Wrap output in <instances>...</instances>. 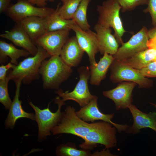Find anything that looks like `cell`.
<instances>
[{
    "mask_svg": "<svg viewBox=\"0 0 156 156\" xmlns=\"http://www.w3.org/2000/svg\"><path fill=\"white\" fill-rule=\"evenodd\" d=\"M39 72L43 88L57 90L62 83L69 78L73 70L60 56L54 55L42 61Z\"/></svg>",
    "mask_w": 156,
    "mask_h": 156,
    "instance_id": "obj_1",
    "label": "cell"
},
{
    "mask_svg": "<svg viewBox=\"0 0 156 156\" xmlns=\"http://www.w3.org/2000/svg\"><path fill=\"white\" fill-rule=\"evenodd\" d=\"M74 108L67 107L63 112L62 119L51 131L53 134H71L84 140L98 126L99 122L89 123L79 118Z\"/></svg>",
    "mask_w": 156,
    "mask_h": 156,
    "instance_id": "obj_2",
    "label": "cell"
},
{
    "mask_svg": "<svg viewBox=\"0 0 156 156\" xmlns=\"http://www.w3.org/2000/svg\"><path fill=\"white\" fill-rule=\"evenodd\" d=\"M36 53L33 57L24 59L7 73V77L14 81L23 78L22 82L28 85L40 77V69L42 61L51 56L43 48L37 46Z\"/></svg>",
    "mask_w": 156,
    "mask_h": 156,
    "instance_id": "obj_3",
    "label": "cell"
},
{
    "mask_svg": "<svg viewBox=\"0 0 156 156\" xmlns=\"http://www.w3.org/2000/svg\"><path fill=\"white\" fill-rule=\"evenodd\" d=\"M99 16L97 23L106 27L112 28L114 35L119 44L123 43L122 39L127 32L125 29L120 15L121 7L118 0H106L97 6Z\"/></svg>",
    "mask_w": 156,
    "mask_h": 156,
    "instance_id": "obj_4",
    "label": "cell"
},
{
    "mask_svg": "<svg viewBox=\"0 0 156 156\" xmlns=\"http://www.w3.org/2000/svg\"><path fill=\"white\" fill-rule=\"evenodd\" d=\"M27 101L34 111L35 120L38 126V140L41 141L51 135L52 129L60 122L63 115V112L61 111V108L65 103L59 96L56 97L54 103L57 105L58 108L57 111L53 113L49 108L50 103L47 108L41 109L35 105L31 101Z\"/></svg>",
    "mask_w": 156,
    "mask_h": 156,
    "instance_id": "obj_5",
    "label": "cell"
},
{
    "mask_svg": "<svg viewBox=\"0 0 156 156\" xmlns=\"http://www.w3.org/2000/svg\"><path fill=\"white\" fill-rule=\"evenodd\" d=\"M77 70L79 79L73 90L70 92H64L62 89H59L55 93L61 97L63 101H74L82 107L88 104L95 95L90 93L88 88V81L90 76L89 67L82 66Z\"/></svg>",
    "mask_w": 156,
    "mask_h": 156,
    "instance_id": "obj_6",
    "label": "cell"
},
{
    "mask_svg": "<svg viewBox=\"0 0 156 156\" xmlns=\"http://www.w3.org/2000/svg\"><path fill=\"white\" fill-rule=\"evenodd\" d=\"M116 129L109 122H100L96 128L84 140V141L79 146L89 150L94 149L98 144L104 145L105 149L113 148L117 143Z\"/></svg>",
    "mask_w": 156,
    "mask_h": 156,
    "instance_id": "obj_7",
    "label": "cell"
},
{
    "mask_svg": "<svg viewBox=\"0 0 156 156\" xmlns=\"http://www.w3.org/2000/svg\"><path fill=\"white\" fill-rule=\"evenodd\" d=\"M110 79L113 83L123 81L134 82L140 88H149L152 81L141 73L140 70L114 59L111 64Z\"/></svg>",
    "mask_w": 156,
    "mask_h": 156,
    "instance_id": "obj_8",
    "label": "cell"
},
{
    "mask_svg": "<svg viewBox=\"0 0 156 156\" xmlns=\"http://www.w3.org/2000/svg\"><path fill=\"white\" fill-rule=\"evenodd\" d=\"M55 9L46 7L35 6L26 0H17L14 4H11L5 12L16 23L31 16L46 18L52 14Z\"/></svg>",
    "mask_w": 156,
    "mask_h": 156,
    "instance_id": "obj_9",
    "label": "cell"
},
{
    "mask_svg": "<svg viewBox=\"0 0 156 156\" xmlns=\"http://www.w3.org/2000/svg\"><path fill=\"white\" fill-rule=\"evenodd\" d=\"M149 39L148 30L143 26L133 35L127 42L123 43L113 55L115 59L122 61L148 48L147 44Z\"/></svg>",
    "mask_w": 156,
    "mask_h": 156,
    "instance_id": "obj_10",
    "label": "cell"
},
{
    "mask_svg": "<svg viewBox=\"0 0 156 156\" xmlns=\"http://www.w3.org/2000/svg\"><path fill=\"white\" fill-rule=\"evenodd\" d=\"M98 97L95 96L94 98L85 106L81 107L79 110L76 111L77 116L86 122H92L97 120L109 122L116 128L119 132L126 131L129 126L126 124H119L112 121L114 116V113L105 114L101 112L98 106Z\"/></svg>",
    "mask_w": 156,
    "mask_h": 156,
    "instance_id": "obj_11",
    "label": "cell"
},
{
    "mask_svg": "<svg viewBox=\"0 0 156 156\" xmlns=\"http://www.w3.org/2000/svg\"><path fill=\"white\" fill-rule=\"evenodd\" d=\"M70 30L47 32L38 37L34 43L44 49L51 56L60 55L62 48L68 39Z\"/></svg>",
    "mask_w": 156,
    "mask_h": 156,
    "instance_id": "obj_12",
    "label": "cell"
},
{
    "mask_svg": "<svg viewBox=\"0 0 156 156\" xmlns=\"http://www.w3.org/2000/svg\"><path fill=\"white\" fill-rule=\"evenodd\" d=\"M115 88L103 91V95L114 103L117 110L128 108L133 102L132 93L137 85L134 82L123 81L120 82Z\"/></svg>",
    "mask_w": 156,
    "mask_h": 156,
    "instance_id": "obj_13",
    "label": "cell"
},
{
    "mask_svg": "<svg viewBox=\"0 0 156 156\" xmlns=\"http://www.w3.org/2000/svg\"><path fill=\"white\" fill-rule=\"evenodd\" d=\"M71 30L75 32L79 46L88 55L90 65H96L97 63L95 56L99 51L96 33L90 29L83 30L76 24L72 25Z\"/></svg>",
    "mask_w": 156,
    "mask_h": 156,
    "instance_id": "obj_14",
    "label": "cell"
},
{
    "mask_svg": "<svg viewBox=\"0 0 156 156\" xmlns=\"http://www.w3.org/2000/svg\"><path fill=\"white\" fill-rule=\"evenodd\" d=\"M23 79L21 77L14 81L16 86V89L14 100L5 121V127L7 128L13 129L16 121L20 118H26L35 120V114L25 111L21 105L22 101L19 99L21 86Z\"/></svg>",
    "mask_w": 156,
    "mask_h": 156,
    "instance_id": "obj_15",
    "label": "cell"
},
{
    "mask_svg": "<svg viewBox=\"0 0 156 156\" xmlns=\"http://www.w3.org/2000/svg\"><path fill=\"white\" fill-rule=\"evenodd\" d=\"M133 119V123L126 131L129 134H136L142 129L148 128L156 132V112L144 113L134 105L131 104L128 107Z\"/></svg>",
    "mask_w": 156,
    "mask_h": 156,
    "instance_id": "obj_16",
    "label": "cell"
},
{
    "mask_svg": "<svg viewBox=\"0 0 156 156\" xmlns=\"http://www.w3.org/2000/svg\"><path fill=\"white\" fill-rule=\"evenodd\" d=\"M0 37L11 41L16 46L28 51L33 56L37 53L38 48L19 23H16L10 31H5Z\"/></svg>",
    "mask_w": 156,
    "mask_h": 156,
    "instance_id": "obj_17",
    "label": "cell"
},
{
    "mask_svg": "<svg viewBox=\"0 0 156 156\" xmlns=\"http://www.w3.org/2000/svg\"><path fill=\"white\" fill-rule=\"evenodd\" d=\"M94 29L96 31L99 51L101 55L105 53L114 55L117 52L119 44L112 33L111 28L103 26L97 23Z\"/></svg>",
    "mask_w": 156,
    "mask_h": 156,
    "instance_id": "obj_18",
    "label": "cell"
},
{
    "mask_svg": "<svg viewBox=\"0 0 156 156\" xmlns=\"http://www.w3.org/2000/svg\"><path fill=\"white\" fill-rule=\"evenodd\" d=\"M84 52L75 36L67 40L62 48L60 56L69 66L77 67L81 62Z\"/></svg>",
    "mask_w": 156,
    "mask_h": 156,
    "instance_id": "obj_19",
    "label": "cell"
},
{
    "mask_svg": "<svg viewBox=\"0 0 156 156\" xmlns=\"http://www.w3.org/2000/svg\"><path fill=\"white\" fill-rule=\"evenodd\" d=\"M114 59L113 55L105 53L96 65H90V83L92 85H100L101 81L105 78L108 69Z\"/></svg>",
    "mask_w": 156,
    "mask_h": 156,
    "instance_id": "obj_20",
    "label": "cell"
},
{
    "mask_svg": "<svg viewBox=\"0 0 156 156\" xmlns=\"http://www.w3.org/2000/svg\"><path fill=\"white\" fill-rule=\"evenodd\" d=\"M19 23L34 42L37 38L47 32L45 18L29 17L24 18Z\"/></svg>",
    "mask_w": 156,
    "mask_h": 156,
    "instance_id": "obj_21",
    "label": "cell"
},
{
    "mask_svg": "<svg viewBox=\"0 0 156 156\" xmlns=\"http://www.w3.org/2000/svg\"><path fill=\"white\" fill-rule=\"evenodd\" d=\"M156 60V49L151 48H148L124 60L119 61L134 68L140 70L150 63Z\"/></svg>",
    "mask_w": 156,
    "mask_h": 156,
    "instance_id": "obj_22",
    "label": "cell"
},
{
    "mask_svg": "<svg viewBox=\"0 0 156 156\" xmlns=\"http://www.w3.org/2000/svg\"><path fill=\"white\" fill-rule=\"evenodd\" d=\"M30 54L25 49L16 48L12 43H8L4 41H0V63L3 64L8 60V57L11 59L10 62L15 66L18 63L17 60L23 57H27Z\"/></svg>",
    "mask_w": 156,
    "mask_h": 156,
    "instance_id": "obj_23",
    "label": "cell"
},
{
    "mask_svg": "<svg viewBox=\"0 0 156 156\" xmlns=\"http://www.w3.org/2000/svg\"><path fill=\"white\" fill-rule=\"evenodd\" d=\"M76 24L72 19L66 20L61 17L56 9L49 16L45 18V28L47 32L62 30H71L73 25Z\"/></svg>",
    "mask_w": 156,
    "mask_h": 156,
    "instance_id": "obj_24",
    "label": "cell"
},
{
    "mask_svg": "<svg viewBox=\"0 0 156 156\" xmlns=\"http://www.w3.org/2000/svg\"><path fill=\"white\" fill-rule=\"evenodd\" d=\"M91 0H82L74 13L72 19L76 24L84 31L90 29L87 14L88 5Z\"/></svg>",
    "mask_w": 156,
    "mask_h": 156,
    "instance_id": "obj_25",
    "label": "cell"
},
{
    "mask_svg": "<svg viewBox=\"0 0 156 156\" xmlns=\"http://www.w3.org/2000/svg\"><path fill=\"white\" fill-rule=\"evenodd\" d=\"M56 155L62 156H97L98 153L91 154L89 150L77 149L75 144L68 143L58 146L56 149Z\"/></svg>",
    "mask_w": 156,
    "mask_h": 156,
    "instance_id": "obj_26",
    "label": "cell"
},
{
    "mask_svg": "<svg viewBox=\"0 0 156 156\" xmlns=\"http://www.w3.org/2000/svg\"><path fill=\"white\" fill-rule=\"evenodd\" d=\"M82 0H67L61 7L59 4L56 8L58 14L64 19H72Z\"/></svg>",
    "mask_w": 156,
    "mask_h": 156,
    "instance_id": "obj_27",
    "label": "cell"
},
{
    "mask_svg": "<svg viewBox=\"0 0 156 156\" xmlns=\"http://www.w3.org/2000/svg\"><path fill=\"white\" fill-rule=\"evenodd\" d=\"M10 80L7 77L5 79L0 80V102L7 109H10L12 103L8 91V83Z\"/></svg>",
    "mask_w": 156,
    "mask_h": 156,
    "instance_id": "obj_28",
    "label": "cell"
},
{
    "mask_svg": "<svg viewBox=\"0 0 156 156\" xmlns=\"http://www.w3.org/2000/svg\"><path fill=\"white\" fill-rule=\"evenodd\" d=\"M122 12L132 11L140 5H147L149 0H118Z\"/></svg>",
    "mask_w": 156,
    "mask_h": 156,
    "instance_id": "obj_29",
    "label": "cell"
},
{
    "mask_svg": "<svg viewBox=\"0 0 156 156\" xmlns=\"http://www.w3.org/2000/svg\"><path fill=\"white\" fill-rule=\"evenodd\" d=\"M140 70L141 73L145 77H156V60L150 63Z\"/></svg>",
    "mask_w": 156,
    "mask_h": 156,
    "instance_id": "obj_30",
    "label": "cell"
},
{
    "mask_svg": "<svg viewBox=\"0 0 156 156\" xmlns=\"http://www.w3.org/2000/svg\"><path fill=\"white\" fill-rule=\"evenodd\" d=\"M147 5V7L143 11L150 14L153 27H156V0H149Z\"/></svg>",
    "mask_w": 156,
    "mask_h": 156,
    "instance_id": "obj_31",
    "label": "cell"
},
{
    "mask_svg": "<svg viewBox=\"0 0 156 156\" xmlns=\"http://www.w3.org/2000/svg\"><path fill=\"white\" fill-rule=\"evenodd\" d=\"M15 66L10 62L5 65L1 64L0 66V80H3L6 78L7 71L13 68Z\"/></svg>",
    "mask_w": 156,
    "mask_h": 156,
    "instance_id": "obj_32",
    "label": "cell"
},
{
    "mask_svg": "<svg viewBox=\"0 0 156 156\" xmlns=\"http://www.w3.org/2000/svg\"><path fill=\"white\" fill-rule=\"evenodd\" d=\"M32 4L39 7H45L47 4V2H52L55 0H26Z\"/></svg>",
    "mask_w": 156,
    "mask_h": 156,
    "instance_id": "obj_33",
    "label": "cell"
},
{
    "mask_svg": "<svg viewBox=\"0 0 156 156\" xmlns=\"http://www.w3.org/2000/svg\"><path fill=\"white\" fill-rule=\"evenodd\" d=\"M12 0H0V13H2L6 12L10 6V3Z\"/></svg>",
    "mask_w": 156,
    "mask_h": 156,
    "instance_id": "obj_34",
    "label": "cell"
},
{
    "mask_svg": "<svg viewBox=\"0 0 156 156\" xmlns=\"http://www.w3.org/2000/svg\"><path fill=\"white\" fill-rule=\"evenodd\" d=\"M147 45L148 48L156 49V35L153 38L149 39Z\"/></svg>",
    "mask_w": 156,
    "mask_h": 156,
    "instance_id": "obj_35",
    "label": "cell"
},
{
    "mask_svg": "<svg viewBox=\"0 0 156 156\" xmlns=\"http://www.w3.org/2000/svg\"><path fill=\"white\" fill-rule=\"evenodd\" d=\"M149 38H151L156 35V27H153L148 30Z\"/></svg>",
    "mask_w": 156,
    "mask_h": 156,
    "instance_id": "obj_36",
    "label": "cell"
},
{
    "mask_svg": "<svg viewBox=\"0 0 156 156\" xmlns=\"http://www.w3.org/2000/svg\"><path fill=\"white\" fill-rule=\"evenodd\" d=\"M61 1H62L63 3H64L65 1H66L67 0H60Z\"/></svg>",
    "mask_w": 156,
    "mask_h": 156,
    "instance_id": "obj_37",
    "label": "cell"
},
{
    "mask_svg": "<svg viewBox=\"0 0 156 156\" xmlns=\"http://www.w3.org/2000/svg\"><path fill=\"white\" fill-rule=\"evenodd\" d=\"M154 106H155V107L156 108V105L152 104Z\"/></svg>",
    "mask_w": 156,
    "mask_h": 156,
    "instance_id": "obj_38",
    "label": "cell"
}]
</instances>
